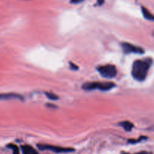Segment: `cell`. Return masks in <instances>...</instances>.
Returning a JSON list of instances; mask_svg holds the SVG:
<instances>
[{"label":"cell","mask_w":154,"mask_h":154,"mask_svg":"<svg viewBox=\"0 0 154 154\" xmlns=\"http://www.w3.org/2000/svg\"><path fill=\"white\" fill-rule=\"evenodd\" d=\"M21 150H22L23 154H38V152L30 145H25L21 146Z\"/></svg>","instance_id":"obj_7"},{"label":"cell","mask_w":154,"mask_h":154,"mask_svg":"<svg viewBox=\"0 0 154 154\" xmlns=\"http://www.w3.org/2000/svg\"><path fill=\"white\" fill-rule=\"evenodd\" d=\"M69 65H70L71 69H73V70H78V66H77L76 65H75V64H74V63H69Z\"/></svg>","instance_id":"obj_14"},{"label":"cell","mask_w":154,"mask_h":154,"mask_svg":"<svg viewBox=\"0 0 154 154\" xmlns=\"http://www.w3.org/2000/svg\"><path fill=\"white\" fill-rule=\"evenodd\" d=\"M83 1H84V0H71V2L75 3V4H78V3L81 2Z\"/></svg>","instance_id":"obj_15"},{"label":"cell","mask_w":154,"mask_h":154,"mask_svg":"<svg viewBox=\"0 0 154 154\" xmlns=\"http://www.w3.org/2000/svg\"><path fill=\"white\" fill-rule=\"evenodd\" d=\"M8 148L11 149L12 151H13V154H20V150L18 148V147L17 145L14 144H9L7 145Z\"/></svg>","instance_id":"obj_10"},{"label":"cell","mask_w":154,"mask_h":154,"mask_svg":"<svg viewBox=\"0 0 154 154\" xmlns=\"http://www.w3.org/2000/svg\"><path fill=\"white\" fill-rule=\"evenodd\" d=\"M113 82H87L82 86L84 90H101V91H108L115 87Z\"/></svg>","instance_id":"obj_2"},{"label":"cell","mask_w":154,"mask_h":154,"mask_svg":"<svg viewBox=\"0 0 154 154\" xmlns=\"http://www.w3.org/2000/svg\"><path fill=\"white\" fill-rule=\"evenodd\" d=\"M147 137H145V136H141V137H140L139 138H138V139H135V140H133V139H130V140H129V141H128V143H129V144H136V143H138V142H140V141H143V140H146L147 139Z\"/></svg>","instance_id":"obj_11"},{"label":"cell","mask_w":154,"mask_h":154,"mask_svg":"<svg viewBox=\"0 0 154 154\" xmlns=\"http://www.w3.org/2000/svg\"><path fill=\"white\" fill-rule=\"evenodd\" d=\"M120 154H153V153H150V152H147V151H141L137 153H126V152H122Z\"/></svg>","instance_id":"obj_13"},{"label":"cell","mask_w":154,"mask_h":154,"mask_svg":"<svg viewBox=\"0 0 154 154\" xmlns=\"http://www.w3.org/2000/svg\"><path fill=\"white\" fill-rule=\"evenodd\" d=\"M121 48L124 54H143L144 53V50L141 48L129 42H123L121 44Z\"/></svg>","instance_id":"obj_5"},{"label":"cell","mask_w":154,"mask_h":154,"mask_svg":"<svg viewBox=\"0 0 154 154\" xmlns=\"http://www.w3.org/2000/svg\"><path fill=\"white\" fill-rule=\"evenodd\" d=\"M37 147L40 150H50L56 153H71V152L75 151V149L71 148V147H62L59 146L51 145V144H37Z\"/></svg>","instance_id":"obj_4"},{"label":"cell","mask_w":154,"mask_h":154,"mask_svg":"<svg viewBox=\"0 0 154 154\" xmlns=\"http://www.w3.org/2000/svg\"><path fill=\"white\" fill-rule=\"evenodd\" d=\"M11 99H19L23 100V97L20 94L14 93H0V100H11Z\"/></svg>","instance_id":"obj_6"},{"label":"cell","mask_w":154,"mask_h":154,"mask_svg":"<svg viewBox=\"0 0 154 154\" xmlns=\"http://www.w3.org/2000/svg\"><path fill=\"white\" fill-rule=\"evenodd\" d=\"M98 3H99V5H101L104 3V0H98Z\"/></svg>","instance_id":"obj_16"},{"label":"cell","mask_w":154,"mask_h":154,"mask_svg":"<svg viewBox=\"0 0 154 154\" xmlns=\"http://www.w3.org/2000/svg\"><path fill=\"white\" fill-rule=\"evenodd\" d=\"M97 71L102 77L106 78H113L117 75L116 66L111 64L99 66L97 68Z\"/></svg>","instance_id":"obj_3"},{"label":"cell","mask_w":154,"mask_h":154,"mask_svg":"<svg viewBox=\"0 0 154 154\" xmlns=\"http://www.w3.org/2000/svg\"><path fill=\"white\" fill-rule=\"evenodd\" d=\"M119 126H120L121 127H123L126 132H131L132 130V129L134 128L133 123H131L129 121H123L120 122L119 123Z\"/></svg>","instance_id":"obj_8"},{"label":"cell","mask_w":154,"mask_h":154,"mask_svg":"<svg viewBox=\"0 0 154 154\" xmlns=\"http://www.w3.org/2000/svg\"><path fill=\"white\" fill-rule=\"evenodd\" d=\"M141 11H142V14L143 15H144L145 19L148 20H150V21L154 20V17L153 14L150 13V11L148 10V9H147L145 7H143L142 6V7H141Z\"/></svg>","instance_id":"obj_9"},{"label":"cell","mask_w":154,"mask_h":154,"mask_svg":"<svg viewBox=\"0 0 154 154\" xmlns=\"http://www.w3.org/2000/svg\"><path fill=\"white\" fill-rule=\"evenodd\" d=\"M45 94H46L47 97L49 99H51V100H57V99H59V97L57 95L54 94V93H46Z\"/></svg>","instance_id":"obj_12"},{"label":"cell","mask_w":154,"mask_h":154,"mask_svg":"<svg viewBox=\"0 0 154 154\" xmlns=\"http://www.w3.org/2000/svg\"><path fill=\"white\" fill-rule=\"evenodd\" d=\"M153 63L151 58L138 60L132 65V75L134 79L138 81H144L147 76V73Z\"/></svg>","instance_id":"obj_1"}]
</instances>
